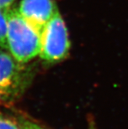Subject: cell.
I'll use <instances>...</instances> for the list:
<instances>
[{
    "label": "cell",
    "instance_id": "52a82bcc",
    "mask_svg": "<svg viewBox=\"0 0 128 129\" xmlns=\"http://www.w3.org/2000/svg\"><path fill=\"white\" fill-rule=\"evenodd\" d=\"M0 129H21L17 121L9 118L0 112Z\"/></svg>",
    "mask_w": 128,
    "mask_h": 129
},
{
    "label": "cell",
    "instance_id": "3957f363",
    "mask_svg": "<svg viewBox=\"0 0 128 129\" xmlns=\"http://www.w3.org/2000/svg\"><path fill=\"white\" fill-rule=\"evenodd\" d=\"M71 42L66 23L58 11L41 33L39 57L48 64L62 61L68 56Z\"/></svg>",
    "mask_w": 128,
    "mask_h": 129
},
{
    "label": "cell",
    "instance_id": "5b68a950",
    "mask_svg": "<svg viewBox=\"0 0 128 129\" xmlns=\"http://www.w3.org/2000/svg\"><path fill=\"white\" fill-rule=\"evenodd\" d=\"M5 11L6 9H3L0 8V52H8V23Z\"/></svg>",
    "mask_w": 128,
    "mask_h": 129
},
{
    "label": "cell",
    "instance_id": "277c9868",
    "mask_svg": "<svg viewBox=\"0 0 128 129\" xmlns=\"http://www.w3.org/2000/svg\"><path fill=\"white\" fill-rule=\"evenodd\" d=\"M17 9L22 17L41 33L58 11L53 0H21Z\"/></svg>",
    "mask_w": 128,
    "mask_h": 129
},
{
    "label": "cell",
    "instance_id": "7a4b0ae2",
    "mask_svg": "<svg viewBox=\"0 0 128 129\" xmlns=\"http://www.w3.org/2000/svg\"><path fill=\"white\" fill-rule=\"evenodd\" d=\"M35 71L18 62L9 53L0 52V104L11 105L20 100L33 80Z\"/></svg>",
    "mask_w": 128,
    "mask_h": 129
},
{
    "label": "cell",
    "instance_id": "ba28073f",
    "mask_svg": "<svg viewBox=\"0 0 128 129\" xmlns=\"http://www.w3.org/2000/svg\"><path fill=\"white\" fill-rule=\"evenodd\" d=\"M16 0H0V8L3 9H9L13 7V4Z\"/></svg>",
    "mask_w": 128,
    "mask_h": 129
},
{
    "label": "cell",
    "instance_id": "6da1fadb",
    "mask_svg": "<svg viewBox=\"0 0 128 129\" xmlns=\"http://www.w3.org/2000/svg\"><path fill=\"white\" fill-rule=\"evenodd\" d=\"M8 52L18 62L28 63L39 56L41 32L27 22L17 8L6 9Z\"/></svg>",
    "mask_w": 128,
    "mask_h": 129
},
{
    "label": "cell",
    "instance_id": "8992f818",
    "mask_svg": "<svg viewBox=\"0 0 128 129\" xmlns=\"http://www.w3.org/2000/svg\"><path fill=\"white\" fill-rule=\"evenodd\" d=\"M15 120L18 122L21 129H47L42 127V125L38 124L37 122L31 119H28V117L21 116V115L16 117Z\"/></svg>",
    "mask_w": 128,
    "mask_h": 129
}]
</instances>
